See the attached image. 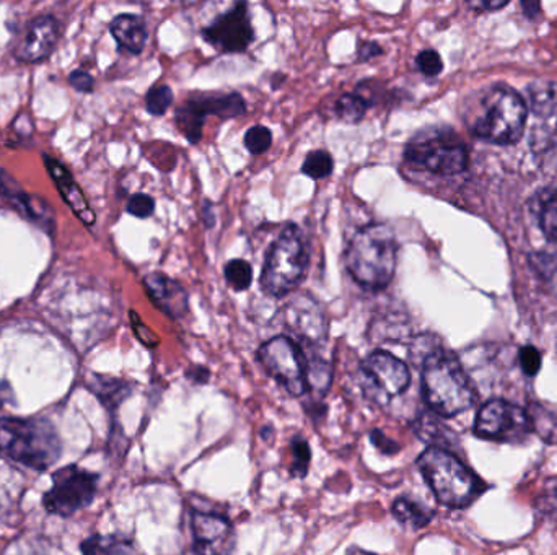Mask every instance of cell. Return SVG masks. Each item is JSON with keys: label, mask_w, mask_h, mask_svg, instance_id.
I'll use <instances>...</instances> for the list:
<instances>
[{"label": "cell", "mask_w": 557, "mask_h": 555, "mask_svg": "<svg viewBox=\"0 0 557 555\" xmlns=\"http://www.w3.org/2000/svg\"><path fill=\"white\" fill-rule=\"evenodd\" d=\"M397 264L398 243L387 223H367L349 240L346 271L365 291H385L393 281Z\"/></svg>", "instance_id": "1"}, {"label": "cell", "mask_w": 557, "mask_h": 555, "mask_svg": "<svg viewBox=\"0 0 557 555\" xmlns=\"http://www.w3.org/2000/svg\"><path fill=\"white\" fill-rule=\"evenodd\" d=\"M0 453L30 469L48 470L60 461L63 441L47 418L2 417Z\"/></svg>", "instance_id": "2"}, {"label": "cell", "mask_w": 557, "mask_h": 555, "mask_svg": "<svg viewBox=\"0 0 557 555\" xmlns=\"http://www.w3.org/2000/svg\"><path fill=\"white\" fill-rule=\"evenodd\" d=\"M423 395L433 414L455 417L475 404V389L462 363L452 353L437 347L424 359Z\"/></svg>", "instance_id": "3"}, {"label": "cell", "mask_w": 557, "mask_h": 555, "mask_svg": "<svg viewBox=\"0 0 557 555\" xmlns=\"http://www.w3.org/2000/svg\"><path fill=\"white\" fill-rule=\"evenodd\" d=\"M309 261V246L302 230L296 223H287L265 255L259 279L262 292L269 297H286L302 284Z\"/></svg>", "instance_id": "4"}, {"label": "cell", "mask_w": 557, "mask_h": 555, "mask_svg": "<svg viewBox=\"0 0 557 555\" xmlns=\"http://www.w3.org/2000/svg\"><path fill=\"white\" fill-rule=\"evenodd\" d=\"M424 479L440 503L450 508H465L471 505L484 483L450 451L429 448L417 460Z\"/></svg>", "instance_id": "5"}, {"label": "cell", "mask_w": 557, "mask_h": 555, "mask_svg": "<svg viewBox=\"0 0 557 555\" xmlns=\"http://www.w3.org/2000/svg\"><path fill=\"white\" fill-rule=\"evenodd\" d=\"M528 108L514 90L495 87L482 93L472 115L471 129L476 135L492 144H515L523 134Z\"/></svg>", "instance_id": "6"}, {"label": "cell", "mask_w": 557, "mask_h": 555, "mask_svg": "<svg viewBox=\"0 0 557 555\" xmlns=\"http://www.w3.org/2000/svg\"><path fill=\"white\" fill-rule=\"evenodd\" d=\"M404 158L414 167L440 177H453L468 167V151L452 131L426 129L404 149Z\"/></svg>", "instance_id": "7"}, {"label": "cell", "mask_w": 557, "mask_h": 555, "mask_svg": "<svg viewBox=\"0 0 557 555\" xmlns=\"http://www.w3.org/2000/svg\"><path fill=\"white\" fill-rule=\"evenodd\" d=\"M53 486L43 495V506L50 515L70 518L92 505L99 492L100 476L77 464L54 470Z\"/></svg>", "instance_id": "8"}, {"label": "cell", "mask_w": 557, "mask_h": 555, "mask_svg": "<svg viewBox=\"0 0 557 555\" xmlns=\"http://www.w3.org/2000/svg\"><path fill=\"white\" fill-rule=\"evenodd\" d=\"M258 359L265 372L287 389L289 395L300 398L309 392L307 385V357L303 347L287 336H275L262 344Z\"/></svg>", "instance_id": "9"}, {"label": "cell", "mask_w": 557, "mask_h": 555, "mask_svg": "<svg viewBox=\"0 0 557 555\" xmlns=\"http://www.w3.org/2000/svg\"><path fill=\"white\" fill-rule=\"evenodd\" d=\"M245 113V100L239 93H194L184 100L183 105L178 106L174 122L191 144H197L203 138L207 116L235 119Z\"/></svg>", "instance_id": "10"}, {"label": "cell", "mask_w": 557, "mask_h": 555, "mask_svg": "<svg viewBox=\"0 0 557 555\" xmlns=\"http://www.w3.org/2000/svg\"><path fill=\"white\" fill-rule=\"evenodd\" d=\"M411 372L403 360L387 350H375L361 366V386L365 395L378 404H387L406 391Z\"/></svg>", "instance_id": "11"}, {"label": "cell", "mask_w": 557, "mask_h": 555, "mask_svg": "<svg viewBox=\"0 0 557 555\" xmlns=\"http://www.w3.org/2000/svg\"><path fill=\"white\" fill-rule=\"evenodd\" d=\"M531 431L528 412L502 399L485 402L476 415L475 434L488 440L518 443Z\"/></svg>", "instance_id": "12"}, {"label": "cell", "mask_w": 557, "mask_h": 555, "mask_svg": "<svg viewBox=\"0 0 557 555\" xmlns=\"http://www.w3.org/2000/svg\"><path fill=\"white\" fill-rule=\"evenodd\" d=\"M204 40L219 53L238 54L255 41L248 4L238 2L229 12L213 18L203 30Z\"/></svg>", "instance_id": "13"}, {"label": "cell", "mask_w": 557, "mask_h": 555, "mask_svg": "<svg viewBox=\"0 0 557 555\" xmlns=\"http://www.w3.org/2000/svg\"><path fill=\"white\" fill-rule=\"evenodd\" d=\"M0 197L24 219L30 220L41 230L53 235L56 230V217L53 207L41 197L31 196L17 180L4 168H0Z\"/></svg>", "instance_id": "14"}, {"label": "cell", "mask_w": 557, "mask_h": 555, "mask_svg": "<svg viewBox=\"0 0 557 555\" xmlns=\"http://www.w3.org/2000/svg\"><path fill=\"white\" fill-rule=\"evenodd\" d=\"M191 531L197 555H229L233 538L229 519L209 513H194Z\"/></svg>", "instance_id": "15"}, {"label": "cell", "mask_w": 557, "mask_h": 555, "mask_svg": "<svg viewBox=\"0 0 557 555\" xmlns=\"http://www.w3.org/2000/svg\"><path fill=\"white\" fill-rule=\"evenodd\" d=\"M61 34V24L53 15L35 18L15 48V60L25 64L40 63L53 53Z\"/></svg>", "instance_id": "16"}, {"label": "cell", "mask_w": 557, "mask_h": 555, "mask_svg": "<svg viewBox=\"0 0 557 555\" xmlns=\"http://www.w3.org/2000/svg\"><path fill=\"white\" fill-rule=\"evenodd\" d=\"M287 324L302 337L303 343L313 344L325 337L326 317L322 305L309 294L299 295L286 307Z\"/></svg>", "instance_id": "17"}, {"label": "cell", "mask_w": 557, "mask_h": 555, "mask_svg": "<svg viewBox=\"0 0 557 555\" xmlns=\"http://www.w3.org/2000/svg\"><path fill=\"white\" fill-rule=\"evenodd\" d=\"M43 162L48 173L53 178L54 184H56L57 191L61 193V197L66 201L67 206L73 209V212L79 217L80 222H83L89 227L95 225V212H93L90 204L87 203L82 190H80L79 184L74 181V177L70 175V171L67 170L61 162H57L56 158L50 157L48 154H43Z\"/></svg>", "instance_id": "18"}, {"label": "cell", "mask_w": 557, "mask_h": 555, "mask_svg": "<svg viewBox=\"0 0 557 555\" xmlns=\"http://www.w3.org/2000/svg\"><path fill=\"white\" fill-rule=\"evenodd\" d=\"M145 291L155 305L171 318H181L190 307V297L183 285L168 275L154 272L144 278Z\"/></svg>", "instance_id": "19"}, {"label": "cell", "mask_w": 557, "mask_h": 555, "mask_svg": "<svg viewBox=\"0 0 557 555\" xmlns=\"http://www.w3.org/2000/svg\"><path fill=\"white\" fill-rule=\"evenodd\" d=\"M109 31L121 50L139 56L144 51L148 40L147 24L144 18L134 14H122L113 18Z\"/></svg>", "instance_id": "20"}, {"label": "cell", "mask_w": 557, "mask_h": 555, "mask_svg": "<svg viewBox=\"0 0 557 555\" xmlns=\"http://www.w3.org/2000/svg\"><path fill=\"white\" fill-rule=\"evenodd\" d=\"M414 431L420 440L430 444V448H439V450L450 451L452 448L458 447V438L453 434L439 417L432 412H424L414 422Z\"/></svg>", "instance_id": "21"}, {"label": "cell", "mask_w": 557, "mask_h": 555, "mask_svg": "<svg viewBox=\"0 0 557 555\" xmlns=\"http://www.w3.org/2000/svg\"><path fill=\"white\" fill-rule=\"evenodd\" d=\"M87 388L112 412L116 411L126 398H129L132 389L128 382L103 375H92L87 383Z\"/></svg>", "instance_id": "22"}, {"label": "cell", "mask_w": 557, "mask_h": 555, "mask_svg": "<svg viewBox=\"0 0 557 555\" xmlns=\"http://www.w3.org/2000/svg\"><path fill=\"white\" fill-rule=\"evenodd\" d=\"M82 555H131L132 544L119 534H93L80 544Z\"/></svg>", "instance_id": "23"}, {"label": "cell", "mask_w": 557, "mask_h": 555, "mask_svg": "<svg viewBox=\"0 0 557 555\" xmlns=\"http://www.w3.org/2000/svg\"><path fill=\"white\" fill-rule=\"evenodd\" d=\"M528 105L531 112L541 118L554 115L557 112V83L547 80L531 83L528 87Z\"/></svg>", "instance_id": "24"}, {"label": "cell", "mask_w": 557, "mask_h": 555, "mask_svg": "<svg viewBox=\"0 0 557 555\" xmlns=\"http://www.w3.org/2000/svg\"><path fill=\"white\" fill-rule=\"evenodd\" d=\"M393 515L401 525L413 529L424 528L432 519V512L410 496H401L393 503Z\"/></svg>", "instance_id": "25"}, {"label": "cell", "mask_w": 557, "mask_h": 555, "mask_svg": "<svg viewBox=\"0 0 557 555\" xmlns=\"http://www.w3.org/2000/svg\"><path fill=\"white\" fill-rule=\"evenodd\" d=\"M527 412L531 430L540 435L541 440L557 444V409L547 404H531Z\"/></svg>", "instance_id": "26"}, {"label": "cell", "mask_w": 557, "mask_h": 555, "mask_svg": "<svg viewBox=\"0 0 557 555\" xmlns=\"http://www.w3.org/2000/svg\"><path fill=\"white\" fill-rule=\"evenodd\" d=\"M306 352V349H303ZM307 357V385L309 391L315 396H325L332 386V366L322 357L306 352Z\"/></svg>", "instance_id": "27"}, {"label": "cell", "mask_w": 557, "mask_h": 555, "mask_svg": "<svg viewBox=\"0 0 557 555\" xmlns=\"http://www.w3.org/2000/svg\"><path fill=\"white\" fill-rule=\"evenodd\" d=\"M371 106V103L361 93H345L336 102L335 113L341 121L348 122V125H358L365 118Z\"/></svg>", "instance_id": "28"}, {"label": "cell", "mask_w": 557, "mask_h": 555, "mask_svg": "<svg viewBox=\"0 0 557 555\" xmlns=\"http://www.w3.org/2000/svg\"><path fill=\"white\" fill-rule=\"evenodd\" d=\"M333 170H335V160L326 151L310 152L302 164V173L312 180H325L332 177Z\"/></svg>", "instance_id": "29"}, {"label": "cell", "mask_w": 557, "mask_h": 555, "mask_svg": "<svg viewBox=\"0 0 557 555\" xmlns=\"http://www.w3.org/2000/svg\"><path fill=\"white\" fill-rule=\"evenodd\" d=\"M540 227L550 242L557 243V190L549 191L540 204Z\"/></svg>", "instance_id": "30"}, {"label": "cell", "mask_w": 557, "mask_h": 555, "mask_svg": "<svg viewBox=\"0 0 557 555\" xmlns=\"http://www.w3.org/2000/svg\"><path fill=\"white\" fill-rule=\"evenodd\" d=\"M223 272H225L226 284L233 291L245 292L251 287L252 268L245 259H232V261L226 262Z\"/></svg>", "instance_id": "31"}, {"label": "cell", "mask_w": 557, "mask_h": 555, "mask_svg": "<svg viewBox=\"0 0 557 555\" xmlns=\"http://www.w3.org/2000/svg\"><path fill=\"white\" fill-rule=\"evenodd\" d=\"M173 90L168 86H155L145 95V108L152 116H164L173 105Z\"/></svg>", "instance_id": "32"}, {"label": "cell", "mask_w": 557, "mask_h": 555, "mask_svg": "<svg viewBox=\"0 0 557 555\" xmlns=\"http://www.w3.org/2000/svg\"><path fill=\"white\" fill-rule=\"evenodd\" d=\"M272 144V132L271 129L265 128V126H252L246 131L245 134V147L249 154L258 155L264 154L265 151H269Z\"/></svg>", "instance_id": "33"}, {"label": "cell", "mask_w": 557, "mask_h": 555, "mask_svg": "<svg viewBox=\"0 0 557 555\" xmlns=\"http://www.w3.org/2000/svg\"><path fill=\"white\" fill-rule=\"evenodd\" d=\"M290 450H293V469L290 470H293L296 477H306L307 473H309L310 460H312L309 441L296 437Z\"/></svg>", "instance_id": "34"}, {"label": "cell", "mask_w": 557, "mask_h": 555, "mask_svg": "<svg viewBox=\"0 0 557 555\" xmlns=\"http://www.w3.org/2000/svg\"><path fill=\"white\" fill-rule=\"evenodd\" d=\"M417 69L424 74V76L433 79V77L440 76L443 70V61L440 54L433 50L420 51L416 57Z\"/></svg>", "instance_id": "35"}, {"label": "cell", "mask_w": 557, "mask_h": 555, "mask_svg": "<svg viewBox=\"0 0 557 555\" xmlns=\"http://www.w3.org/2000/svg\"><path fill=\"white\" fill-rule=\"evenodd\" d=\"M128 214L138 217V219H148L155 212V199L148 194L138 193L131 196L128 207Z\"/></svg>", "instance_id": "36"}, {"label": "cell", "mask_w": 557, "mask_h": 555, "mask_svg": "<svg viewBox=\"0 0 557 555\" xmlns=\"http://www.w3.org/2000/svg\"><path fill=\"white\" fill-rule=\"evenodd\" d=\"M520 365L528 376L536 375L541 369V353L534 347H523L520 350Z\"/></svg>", "instance_id": "37"}, {"label": "cell", "mask_w": 557, "mask_h": 555, "mask_svg": "<svg viewBox=\"0 0 557 555\" xmlns=\"http://www.w3.org/2000/svg\"><path fill=\"white\" fill-rule=\"evenodd\" d=\"M537 506L543 515L557 519V487L544 490L543 495L537 500Z\"/></svg>", "instance_id": "38"}, {"label": "cell", "mask_w": 557, "mask_h": 555, "mask_svg": "<svg viewBox=\"0 0 557 555\" xmlns=\"http://www.w3.org/2000/svg\"><path fill=\"white\" fill-rule=\"evenodd\" d=\"M69 83L74 90L80 93H92L93 87H95L93 77L86 70H74L69 76Z\"/></svg>", "instance_id": "39"}, {"label": "cell", "mask_w": 557, "mask_h": 555, "mask_svg": "<svg viewBox=\"0 0 557 555\" xmlns=\"http://www.w3.org/2000/svg\"><path fill=\"white\" fill-rule=\"evenodd\" d=\"M371 440L372 443H374L375 447H377L378 450L381 451V453L394 454L398 453V451H400V447H398V443H394V441L391 440L390 437H387V435H385L381 430L372 431Z\"/></svg>", "instance_id": "40"}, {"label": "cell", "mask_w": 557, "mask_h": 555, "mask_svg": "<svg viewBox=\"0 0 557 555\" xmlns=\"http://www.w3.org/2000/svg\"><path fill=\"white\" fill-rule=\"evenodd\" d=\"M384 54V48L375 41H364L359 44L358 61L359 63H368V61L375 60V57Z\"/></svg>", "instance_id": "41"}, {"label": "cell", "mask_w": 557, "mask_h": 555, "mask_svg": "<svg viewBox=\"0 0 557 555\" xmlns=\"http://www.w3.org/2000/svg\"><path fill=\"white\" fill-rule=\"evenodd\" d=\"M508 4V0H479V2H469V8L476 11H498Z\"/></svg>", "instance_id": "42"}, {"label": "cell", "mask_w": 557, "mask_h": 555, "mask_svg": "<svg viewBox=\"0 0 557 555\" xmlns=\"http://www.w3.org/2000/svg\"><path fill=\"white\" fill-rule=\"evenodd\" d=\"M200 217H203L207 229H212V227L216 225V216H213L212 204H210L209 201H204L203 209H200Z\"/></svg>", "instance_id": "43"}, {"label": "cell", "mask_w": 557, "mask_h": 555, "mask_svg": "<svg viewBox=\"0 0 557 555\" xmlns=\"http://www.w3.org/2000/svg\"><path fill=\"white\" fill-rule=\"evenodd\" d=\"M187 376L196 383H206L207 379H209L210 373L209 370L204 369V366H194V369L187 372Z\"/></svg>", "instance_id": "44"}, {"label": "cell", "mask_w": 557, "mask_h": 555, "mask_svg": "<svg viewBox=\"0 0 557 555\" xmlns=\"http://www.w3.org/2000/svg\"><path fill=\"white\" fill-rule=\"evenodd\" d=\"M521 8H523L524 14L528 17H534V15L540 14V4L537 2H521Z\"/></svg>", "instance_id": "45"}, {"label": "cell", "mask_w": 557, "mask_h": 555, "mask_svg": "<svg viewBox=\"0 0 557 555\" xmlns=\"http://www.w3.org/2000/svg\"><path fill=\"white\" fill-rule=\"evenodd\" d=\"M349 555H374V554H367V552L358 551V552H351V554H349Z\"/></svg>", "instance_id": "46"}]
</instances>
